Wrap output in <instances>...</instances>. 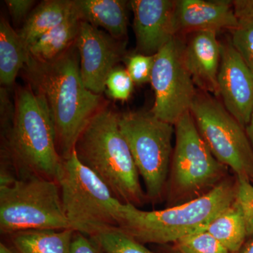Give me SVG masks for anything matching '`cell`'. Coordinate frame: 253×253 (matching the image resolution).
I'll return each instance as SVG.
<instances>
[{"instance_id":"1","label":"cell","mask_w":253,"mask_h":253,"mask_svg":"<svg viewBox=\"0 0 253 253\" xmlns=\"http://www.w3.org/2000/svg\"><path fill=\"white\" fill-rule=\"evenodd\" d=\"M23 73L27 84L47 104L60 157L69 158L82 131L106 105L101 95L91 92L83 83L77 45L49 61L29 55Z\"/></svg>"},{"instance_id":"2","label":"cell","mask_w":253,"mask_h":253,"mask_svg":"<svg viewBox=\"0 0 253 253\" xmlns=\"http://www.w3.org/2000/svg\"><path fill=\"white\" fill-rule=\"evenodd\" d=\"M236 194V177L228 176L204 196L159 211H142L121 202L118 228L142 244H174L206 229L211 221L235 202Z\"/></svg>"},{"instance_id":"3","label":"cell","mask_w":253,"mask_h":253,"mask_svg":"<svg viewBox=\"0 0 253 253\" xmlns=\"http://www.w3.org/2000/svg\"><path fill=\"white\" fill-rule=\"evenodd\" d=\"M118 120L119 114L105 105L82 131L74 150L80 162L94 172L116 199L137 207L147 197Z\"/></svg>"},{"instance_id":"4","label":"cell","mask_w":253,"mask_h":253,"mask_svg":"<svg viewBox=\"0 0 253 253\" xmlns=\"http://www.w3.org/2000/svg\"><path fill=\"white\" fill-rule=\"evenodd\" d=\"M9 148L26 176L56 180L62 159L56 147L54 122L44 98L28 84L16 89Z\"/></svg>"},{"instance_id":"5","label":"cell","mask_w":253,"mask_h":253,"mask_svg":"<svg viewBox=\"0 0 253 253\" xmlns=\"http://www.w3.org/2000/svg\"><path fill=\"white\" fill-rule=\"evenodd\" d=\"M71 229L57 181L38 175L14 179L1 172L0 231L5 235L34 229Z\"/></svg>"},{"instance_id":"6","label":"cell","mask_w":253,"mask_h":253,"mask_svg":"<svg viewBox=\"0 0 253 253\" xmlns=\"http://www.w3.org/2000/svg\"><path fill=\"white\" fill-rule=\"evenodd\" d=\"M174 126L175 143L166 189L168 207L207 194L227 177L229 169L213 156L191 112Z\"/></svg>"},{"instance_id":"7","label":"cell","mask_w":253,"mask_h":253,"mask_svg":"<svg viewBox=\"0 0 253 253\" xmlns=\"http://www.w3.org/2000/svg\"><path fill=\"white\" fill-rule=\"evenodd\" d=\"M70 228L94 237L102 231L118 228V207L121 201L90 169L80 162L73 151L62 160L56 176Z\"/></svg>"},{"instance_id":"8","label":"cell","mask_w":253,"mask_h":253,"mask_svg":"<svg viewBox=\"0 0 253 253\" xmlns=\"http://www.w3.org/2000/svg\"><path fill=\"white\" fill-rule=\"evenodd\" d=\"M118 122L144 181L146 197L156 202L166 193L174 126L156 117L151 110L122 113Z\"/></svg>"},{"instance_id":"9","label":"cell","mask_w":253,"mask_h":253,"mask_svg":"<svg viewBox=\"0 0 253 253\" xmlns=\"http://www.w3.org/2000/svg\"><path fill=\"white\" fill-rule=\"evenodd\" d=\"M191 115L200 134L216 159L237 177L253 184V148L246 128L224 105L208 93H197Z\"/></svg>"},{"instance_id":"10","label":"cell","mask_w":253,"mask_h":253,"mask_svg":"<svg viewBox=\"0 0 253 253\" xmlns=\"http://www.w3.org/2000/svg\"><path fill=\"white\" fill-rule=\"evenodd\" d=\"M184 44L174 37L155 55L151 82L155 102L151 111L173 126L191 111L196 87L183 61Z\"/></svg>"},{"instance_id":"11","label":"cell","mask_w":253,"mask_h":253,"mask_svg":"<svg viewBox=\"0 0 253 253\" xmlns=\"http://www.w3.org/2000/svg\"><path fill=\"white\" fill-rule=\"evenodd\" d=\"M126 41L115 39L109 33L82 21L76 45L80 68L86 89L101 95L110 73L125 58Z\"/></svg>"},{"instance_id":"12","label":"cell","mask_w":253,"mask_h":253,"mask_svg":"<svg viewBox=\"0 0 253 253\" xmlns=\"http://www.w3.org/2000/svg\"><path fill=\"white\" fill-rule=\"evenodd\" d=\"M218 87L224 107L246 128L253 113V71L231 40L221 44Z\"/></svg>"},{"instance_id":"13","label":"cell","mask_w":253,"mask_h":253,"mask_svg":"<svg viewBox=\"0 0 253 253\" xmlns=\"http://www.w3.org/2000/svg\"><path fill=\"white\" fill-rule=\"evenodd\" d=\"M175 3L172 0L130 1L139 54L154 56L176 36L174 25Z\"/></svg>"},{"instance_id":"14","label":"cell","mask_w":253,"mask_h":253,"mask_svg":"<svg viewBox=\"0 0 253 253\" xmlns=\"http://www.w3.org/2000/svg\"><path fill=\"white\" fill-rule=\"evenodd\" d=\"M232 1L179 0L174 8L176 36L199 31H234L239 26Z\"/></svg>"},{"instance_id":"15","label":"cell","mask_w":253,"mask_h":253,"mask_svg":"<svg viewBox=\"0 0 253 253\" xmlns=\"http://www.w3.org/2000/svg\"><path fill=\"white\" fill-rule=\"evenodd\" d=\"M215 31H199L184 44L183 61L195 85L199 89L219 97L218 73L220 66L221 43Z\"/></svg>"},{"instance_id":"16","label":"cell","mask_w":253,"mask_h":253,"mask_svg":"<svg viewBox=\"0 0 253 253\" xmlns=\"http://www.w3.org/2000/svg\"><path fill=\"white\" fill-rule=\"evenodd\" d=\"M127 1L123 0H73L82 21L95 28H104L115 39L126 41Z\"/></svg>"},{"instance_id":"17","label":"cell","mask_w":253,"mask_h":253,"mask_svg":"<svg viewBox=\"0 0 253 253\" xmlns=\"http://www.w3.org/2000/svg\"><path fill=\"white\" fill-rule=\"evenodd\" d=\"M73 12L72 0H45L33 8L18 31L28 49L33 43L67 19Z\"/></svg>"},{"instance_id":"18","label":"cell","mask_w":253,"mask_h":253,"mask_svg":"<svg viewBox=\"0 0 253 253\" xmlns=\"http://www.w3.org/2000/svg\"><path fill=\"white\" fill-rule=\"evenodd\" d=\"M81 20L73 6V12L63 23L41 37L28 47L30 56L38 61L59 57L77 42Z\"/></svg>"},{"instance_id":"19","label":"cell","mask_w":253,"mask_h":253,"mask_svg":"<svg viewBox=\"0 0 253 253\" xmlns=\"http://www.w3.org/2000/svg\"><path fill=\"white\" fill-rule=\"evenodd\" d=\"M75 232L72 229H34L10 236L16 253H70Z\"/></svg>"},{"instance_id":"20","label":"cell","mask_w":253,"mask_h":253,"mask_svg":"<svg viewBox=\"0 0 253 253\" xmlns=\"http://www.w3.org/2000/svg\"><path fill=\"white\" fill-rule=\"evenodd\" d=\"M29 52L18 31L9 21L1 16L0 20V83L5 87L14 84L18 73L23 70Z\"/></svg>"},{"instance_id":"21","label":"cell","mask_w":253,"mask_h":253,"mask_svg":"<svg viewBox=\"0 0 253 253\" xmlns=\"http://www.w3.org/2000/svg\"><path fill=\"white\" fill-rule=\"evenodd\" d=\"M231 253H239L248 239L244 214L237 203L224 210L206 229Z\"/></svg>"},{"instance_id":"22","label":"cell","mask_w":253,"mask_h":253,"mask_svg":"<svg viewBox=\"0 0 253 253\" xmlns=\"http://www.w3.org/2000/svg\"><path fill=\"white\" fill-rule=\"evenodd\" d=\"M91 238L104 253H154L119 228L108 229Z\"/></svg>"},{"instance_id":"23","label":"cell","mask_w":253,"mask_h":253,"mask_svg":"<svg viewBox=\"0 0 253 253\" xmlns=\"http://www.w3.org/2000/svg\"><path fill=\"white\" fill-rule=\"evenodd\" d=\"M174 251L179 253H231L206 229L176 241Z\"/></svg>"},{"instance_id":"24","label":"cell","mask_w":253,"mask_h":253,"mask_svg":"<svg viewBox=\"0 0 253 253\" xmlns=\"http://www.w3.org/2000/svg\"><path fill=\"white\" fill-rule=\"evenodd\" d=\"M231 43L248 66L253 71V19L239 20L231 31Z\"/></svg>"},{"instance_id":"25","label":"cell","mask_w":253,"mask_h":253,"mask_svg":"<svg viewBox=\"0 0 253 253\" xmlns=\"http://www.w3.org/2000/svg\"><path fill=\"white\" fill-rule=\"evenodd\" d=\"M134 84L126 69L116 66L108 76L106 88L113 99L126 101L132 92Z\"/></svg>"},{"instance_id":"26","label":"cell","mask_w":253,"mask_h":253,"mask_svg":"<svg viewBox=\"0 0 253 253\" xmlns=\"http://www.w3.org/2000/svg\"><path fill=\"white\" fill-rule=\"evenodd\" d=\"M236 177V202L239 205L246 222L248 238L253 236V184L248 179Z\"/></svg>"},{"instance_id":"27","label":"cell","mask_w":253,"mask_h":253,"mask_svg":"<svg viewBox=\"0 0 253 253\" xmlns=\"http://www.w3.org/2000/svg\"><path fill=\"white\" fill-rule=\"evenodd\" d=\"M154 61L155 55L149 56L139 53L128 58L126 71L134 84L140 85L151 81Z\"/></svg>"},{"instance_id":"28","label":"cell","mask_w":253,"mask_h":253,"mask_svg":"<svg viewBox=\"0 0 253 253\" xmlns=\"http://www.w3.org/2000/svg\"><path fill=\"white\" fill-rule=\"evenodd\" d=\"M5 4L7 6L10 16L14 22L25 23L31 14L33 5L36 1L33 0H6Z\"/></svg>"},{"instance_id":"29","label":"cell","mask_w":253,"mask_h":253,"mask_svg":"<svg viewBox=\"0 0 253 253\" xmlns=\"http://www.w3.org/2000/svg\"><path fill=\"white\" fill-rule=\"evenodd\" d=\"M70 253H104L92 238L75 232Z\"/></svg>"},{"instance_id":"30","label":"cell","mask_w":253,"mask_h":253,"mask_svg":"<svg viewBox=\"0 0 253 253\" xmlns=\"http://www.w3.org/2000/svg\"><path fill=\"white\" fill-rule=\"evenodd\" d=\"M232 5L239 20L253 19V0H234Z\"/></svg>"},{"instance_id":"31","label":"cell","mask_w":253,"mask_h":253,"mask_svg":"<svg viewBox=\"0 0 253 253\" xmlns=\"http://www.w3.org/2000/svg\"><path fill=\"white\" fill-rule=\"evenodd\" d=\"M248 239L239 253H253V236Z\"/></svg>"},{"instance_id":"32","label":"cell","mask_w":253,"mask_h":253,"mask_svg":"<svg viewBox=\"0 0 253 253\" xmlns=\"http://www.w3.org/2000/svg\"><path fill=\"white\" fill-rule=\"evenodd\" d=\"M246 131L248 137H249L250 142H251L253 148V113L252 116H251L249 124L246 126Z\"/></svg>"},{"instance_id":"33","label":"cell","mask_w":253,"mask_h":253,"mask_svg":"<svg viewBox=\"0 0 253 253\" xmlns=\"http://www.w3.org/2000/svg\"><path fill=\"white\" fill-rule=\"evenodd\" d=\"M0 253H16L12 248L8 247L3 243L0 244Z\"/></svg>"},{"instance_id":"34","label":"cell","mask_w":253,"mask_h":253,"mask_svg":"<svg viewBox=\"0 0 253 253\" xmlns=\"http://www.w3.org/2000/svg\"><path fill=\"white\" fill-rule=\"evenodd\" d=\"M174 253H178L177 251H174Z\"/></svg>"}]
</instances>
